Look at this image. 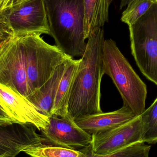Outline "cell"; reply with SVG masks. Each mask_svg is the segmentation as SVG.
<instances>
[{"instance_id":"obj_1","label":"cell","mask_w":157,"mask_h":157,"mask_svg":"<svg viewBox=\"0 0 157 157\" xmlns=\"http://www.w3.org/2000/svg\"><path fill=\"white\" fill-rule=\"evenodd\" d=\"M102 28L92 32L88 38L85 53L80 59L70 91L68 113L73 120L102 112L101 108V84L104 75Z\"/></svg>"},{"instance_id":"obj_2","label":"cell","mask_w":157,"mask_h":157,"mask_svg":"<svg viewBox=\"0 0 157 157\" xmlns=\"http://www.w3.org/2000/svg\"><path fill=\"white\" fill-rule=\"evenodd\" d=\"M50 36L64 54L82 57L86 48L84 0H44Z\"/></svg>"},{"instance_id":"obj_3","label":"cell","mask_w":157,"mask_h":157,"mask_svg":"<svg viewBox=\"0 0 157 157\" xmlns=\"http://www.w3.org/2000/svg\"><path fill=\"white\" fill-rule=\"evenodd\" d=\"M104 74L109 76L120 92L124 105L137 116L145 110L147 88L113 40H105L102 48Z\"/></svg>"},{"instance_id":"obj_4","label":"cell","mask_w":157,"mask_h":157,"mask_svg":"<svg viewBox=\"0 0 157 157\" xmlns=\"http://www.w3.org/2000/svg\"><path fill=\"white\" fill-rule=\"evenodd\" d=\"M22 37L26 58L28 100L70 57L56 45L46 42L40 35L31 34Z\"/></svg>"},{"instance_id":"obj_5","label":"cell","mask_w":157,"mask_h":157,"mask_svg":"<svg viewBox=\"0 0 157 157\" xmlns=\"http://www.w3.org/2000/svg\"><path fill=\"white\" fill-rule=\"evenodd\" d=\"M132 53L145 76L157 86V0L129 26Z\"/></svg>"},{"instance_id":"obj_6","label":"cell","mask_w":157,"mask_h":157,"mask_svg":"<svg viewBox=\"0 0 157 157\" xmlns=\"http://www.w3.org/2000/svg\"><path fill=\"white\" fill-rule=\"evenodd\" d=\"M0 83L28 99L26 58L22 36L10 35L0 48Z\"/></svg>"},{"instance_id":"obj_7","label":"cell","mask_w":157,"mask_h":157,"mask_svg":"<svg viewBox=\"0 0 157 157\" xmlns=\"http://www.w3.org/2000/svg\"><path fill=\"white\" fill-rule=\"evenodd\" d=\"M3 11L14 35H50L44 0H21Z\"/></svg>"},{"instance_id":"obj_8","label":"cell","mask_w":157,"mask_h":157,"mask_svg":"<svg viewBox=\"0 0 157 157\" xmlns=\"http://www.w3.org/2000/svg\"><path fill=\"white\" fill-rule=\"evenodd\" d=\"M49 123L40 130L43 144L80 150L92 142V135L78 126L70 116L49 117Z\"/></svg>"},{"instance_id":"obj_9","label":"cell","mask_w":157,"mask_h":157,"mask_svg":"<svg viewBox=\"0 0 157 157\" xmlns=\"http://www.w3.org/2000/svg\"><path fill=\"white\" fill-rule=\"evenodd\" d=\"M143 123L139 115L115 129L92 135L90 146L96 155H109L125 147L143 142Z\"/></svg>"},{"instance_id":"obj_10","label":"cell","mask_w":157,"mask_h":157,"mask_svg":"<svg viewBox=\"0 0 157 157\" xmlns=\"http://www.w3.org/2000/svg\"><path fill=\"white\" fill-rule=\"evenodd\" d=\"M32 124L14 123L0 125V155H17L27 148L43 144Z\"/></svg>"},{"instance_id":"obj_11","label":"cell","mask_w":157,"mask_h":157,"mask_svg":"<svg viewBox=\"0 0 157 157\" xmlns=\"http://www.w3.org/2000/svg\"><path fill=\"white\" fill-rule=\"evenodd\" d=\"M0 102L20 123L32 124L39 131L48 125L49 117L40 112L27 99L1 83Z\"/></svg>"},{"instance_id":"obj_12","label":"cell","mask_w":157,"mask_h":157,"mask_svg":"<svg viewBox=\"0 0 157 157\" xmlns=\"http://www.w3.org/2000/svg\"><path fill=\"white\" fill-rule=\"evenodd\" d=\"M136 116L129 107L123 105L117 110L82 116L75 121L81 129L92 135L115 129Z\"/></svg>"},{"instance_id":"obj_13","label":"cell","mask_w":157,"mask_h":157,"mask_svg":"<svg viewBox=\"0 0 157 157\" xmlns=\"http://www.w3.org/2000/svg\"><path fill=\"white\" fill-rule=\"evenodd\" d=\"M70 58L59 65L50 78L28 98L40 112L47 117L51 116L58 87Z\"/></svg>"},{"instance_id":"obj_14","label":"cell","mask_w":157,"mask_h":157,"mask_svg":"<svg viewBox=\"0 0 157 157\" xmlns=\"http://www.w3.org/2000/svg\"><path fill=\"white\" fill-rule=\"evenodd\" d=\"M79 61L80 59L77 60L72 58L69 59L66 70L58 87L51 112V116L54 115L61 117L69 116L68 106L70 91Z\"/></svg>"},{"instance_id":"obj_15","label":"cell","mask_w":157,"mask_h":157,"mask_svg":"<svg viewBox=\"0 0 157 157\" xmlns=\"http://www.w3.org/2000/svg\"><path fill=\"white\" fill-rule=\"evenodd\" d=\"M113 0H84V33L88 39L92 32L109 22V8Z\"/></svg>"},{"instance_id":"obj_16","label":"cell","mask_w":157,"mask_h":157,"mask_svg":"<svg viewBox=\"0 0 157 157\" xmlns=\"http://www.w3.org/2000/svg\"><path fill=\"white\" fill-rule=\"evenodd\" d=\"M151 146L143 142L135 143L107 155L94 154L90 144L80 151L86 157H149Z\"/></svg>"},{"instance_id":"obj_17","label":"cell","mask_w":157,"mask_h":157,"mask_svg":"<svg viewBox=\"0 0 157 157\" xmlns=\"http://www.w3.org/2000/svg\"><path fill=\"white\" fill-rule=\"evenodd\" d=\"M32 157H86L80 150L43 144L24 150Z\"/></svg>"},{"instance_id":"obj_18","label":"cell","mask_w":157,"mask_h":157,"mask_svg":"<svg viewBox=\"0 0 157 157\" xmlns=\"http://www.w3.org/2000/svg\"><path fill=\"white\" fill-rule=\"evenodd\" d=\"M143 127V142L157 143V98L153 104L141 114Z\"/></svg>"},{"instance_id":"obj_19","label":"cell","mask_w":157,"mask_h":157,"mask_svg":"<svg viewBox=\"0 0 157 157\" xmlns=\"http://www.w3.org/2000/svg\"><path fill=\"white\" fill-rule=\"evenodd\" d=\"M155 1L132 0L123 12L121 20L127 24L128 26L132 25L146 13Z\"/></svg>"},{"instance_id":"obj_20","label":"cell","mask_w":157,"mask_h":157,"mask_svg":"<svg viewBox=\"0 0 157 157\" xmlns=\"http://www.w3.org/2000/svg\"><path fill=\"white\" fill-rule=\"evenodd\" d=\"M14 123L19 122L15 120L7 109L0 102V125L10 124Z\"/></svg>"},{"instance_id":"obj_21","label":"cell","mask_w":157,"mask_h":157,"mask_svg":"<svg viewBox=\"0 0 157 157\" xmlns=\"http://www.w3.org/2000/svg\"><path fill=\"white\" fill-rule=\"evenodd\" d=\"M0 32L7 33L10 35L13 34L7 23L3 10H1V9H0Z\"/></svg>"},{"instance_id":"obj_22","label":"cell","mask_w":157,"mask_h":157,"mask_svg":"<svg viewBox=\"0 0 157 157\" xmlns=\"http://www.w3.org/2000/svg\"><path fill=\"white\" fill-rule=\"evenodd\" d=\"M21 0H5L4 2L2 7H1V10H4L10 6L12 5L14 3L19 2Z\"/></svg>"},{"instance_id":"obj_23","label":"cell","mask_w":157,"mask_h":157,"mask_svg":"<svg viewBox=\"0 0 157 157\" xmlns=\"http://www.w3.org/2000/svg\"><path fill=\"white\" fill-rule=\"evenodd\" d=\"M132 0H121V5H120V9L121 10L124 7L128 5Z\"/></svg>"},{"instance_id":"obj_24","label":"cell","mask_w":157,"mask_h":157,"mask_svg":"<svg viewBox=\"0 0 157 157\" xmlns=\"http://www.w3.org/2000/svg\"><path fill=\"white\" fill-rule=\"evenodd\" d=\"M13 35V34H12ZM10 34H7V33H2L0 32V38H1L5 39L9 37L10 36Z\"/></svg>"},{"instance_id":"obj_25","label":"cell","mask_w":157,"mask_h":157,"mask_svg":"<svg viewBox=\"0 0 157 157\" xmlns=\"http://www.w3.org/2000/svg\"><path fill=\"white\" fill-rule=\"evenodd\" d=\"M6 38L3 39L1 38H0V48H1V46H2V45L3 43L4 40H5L6 39Z\"/></svg>"},{"instance_id":"obj_26","label":"cell","mask_w":157,"mask_h":157,"mask_svg":"<svg viewBox=\"0 0 157 157\" xmlns=\"http://www.w3.org/2000/svg\"><path fill=\"white\" fill-rule=\"evenodd\" d=\"M5 0H0V9H1V7L2 6Z\"/></svg>"},{"instance_id":"obj_27","label":"cell","mask_w":157,"mask_h":157,"mask_svg":"<svg viewBox=\"0 0 157 157\" xmlns=\"http://www.w3.org/2000/svg\"><path fill=\"white\" fill-rule=\"evenodd\" d=\"M16 156L14 155H8L2 157H16Z\"/></svg>"},{"instance_id":"obj_28","label":"cell","mask_w":157,"mask_h":157,"mask_svg":"<svg viewBox=\"0 0 157 157\" xmlns=\"http://www.w3.org/2000/svg\"><path fill=\"white\" fill-rule=\"evenodd\" d=\"M5 156H6V155H0V157Z\"/></svg>"}]
</instances>
